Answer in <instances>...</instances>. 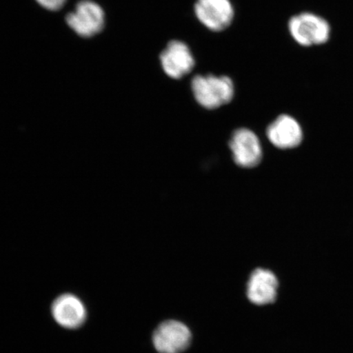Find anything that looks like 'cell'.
Listing matches in <instances>:
<instances>
[{
    "instance_id": "obj_8",
    "label": "cell",
    "mask_w": 353,
    "mask_h": 353,
    "mask_svg": "<svg viewBox=\"0 0 353 353\" xmlns=\"http://www.w3.org/2000/svg\"><path fill=\"white\" fill-rule=\"evenodd\" d=\"M52 314L63 327L76 329L85 323L87 312L85 304L76 295L64 294L52 303Z\"/></svg>"
},
{
    "instance_id": "obj_10",
    "label": "cell",
    "mask_w": 353,
    "mask_h": 353,
    "mask_svg": "<svg viewBox=\"0 0 353 353\" xmlns=\"http://www.w3.org/2000/svg\"><path fill=\"white\" fill-rule=\"evenodd\" d=\"M267 135L269 141L281 149L296 148L302 142L301 127L295 119L288 114H281L268 126Z\"/></svg>"
},
{
    "instance_id": "obj_11",
    "label": "cell",
    "mask_w": 353,
    "mask_h": 353,
    "mask_svg": "<svg viewBox=\"0 0 353 353\" xmlns=\"http://www.w3.org/2000/svg\"><path fill=\"white\" fill-rule=\"evenodd\" d=\"M39 6L50 11H57L64 6L66 0H37Z\"/></svg>"
},
{
    "instance_id": "obj_1",
    "label": "cell",
    "mask_w": 353,
    "mask_h": 353,
    "mask_svg": "<svg viewBox=\"0 0 353 353\" xmlns=\"http://www.w3.org/2000/svg\"><path fill=\"white\" fill-rule=\"evenodd\" d=\"M194 97L206 109H216L226 105L234 97V83L228 77L196 76L192 81Z\"/></svg>"
},
{
    "instance_id": "obj_3",
    "label": "cell",
    "mask_w": 353,
    "mask_h": 353,
    "mask_svg": "<svg viewBox=\"0 0 353 353\" xmlns=\"http://www.w3.org/2000/svg\"><path fill=\"white\" fill-rule=\"evenodd\" d=\"M66 23L79 37L90 38L101 32L105 26V12L92 0H82L66 16Z\"/></svg>"
},
{
    "instance_id": "obj_5",
    "label": "cell",
    "mask_w": 353,
    "mask_h": 353,
    "mask_svg": "<svg viewBox=\"0 0 353 353\" xmlns=\"http://www.w3.org/2000/svg\"><path fill=\"white\" fill-rule=\"evenodd\" d=\"M196 16L212 32H222L232 24L234 8L230 0H196Z\"/></svg>"
},
{
    "instance_id": "obj_2",
    "label": "cell",
    "mask_w": 353,
    "mask_h": 353,
    "mask_svg": "<svg viewBox=\"0 0 353 353\" xmlns=\"http://www.w3.org/2000/svg\"><path fill=\"white\" fill-rule=\"evenodd\" d=\"M289 32L299 46H321L329 41L330 26L323 17L312 12H302L291 17Z\"/></svg>"
},
{
    "instance_id": "obj_4",
    "label": "cell",
    "mask_w": 353,
    "mask_h": 353,
    "mask_svg": "<svg viewBox=\"0 0 353 353\" xmlns=\"http://www.w3.org/2000/svg\"><path fill=\"white\" fill-rule=\"evenodd\" d=\"M192 334L186 325L179 321L162 322L154 331L152 342L160 353H181L191 343Z\"/></svg>"
},
{
    "instance_id": "obj_7",
    "label": "cell",
    "mask_w": 353,
    "mask_h": 353,
    "mask_svg": "<svg viewBox=\"0 0 353 353\" xmlns=\"http://www.w3.org/2000/svg\"><path fill=\"white\" fill-rule=\"evenodd\" d=\"M229 145L234 161L241 167L253 168L262 160L261 144L258 137L250 130L240 129L234 132Z\"/></svg>"
},
{
    "instance_id": "obj_9",
    "label": "cell",
    "mask_w": 353,
    "mask_h": 353,
    "mask_svg": "<svg viewBox=\"0 0 353 353\" xmlns=\"http://www.w3.org/2000/svg\"><path fill=\"white\" fill-rule=\"evenodd\" d=\"M278 280L274 273L267 269H256L247 285V297L256 305H266L275 301Z\"/></svg>"
},
{
    "instance_id": "obj_6",
    "label": "cell",
    "mask_w": 353,
    "mask_h": 353,
    "mask_svg": "<svg viewBox=\"0 0 353 353\" xmlns=\"http://www.w3.org/2000/svg\"><path fill=\"white\" fill-rule=\"evenodd\" d=\"M161 63L168 77L179 79L187 76L195 66V59L183 41H172L161 52Z\"/></svg>"
}]
</instances>
